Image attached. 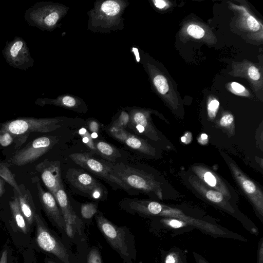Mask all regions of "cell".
I'll return each instance as SVG.
<instances>
[{
  "mask_svg": "<svg viewBox=\"0 0 263 263\" xmlns=\"http://www.w3.org/2000/svg\"><path fill=\"white\" fill-rule=\"evenodd\" d=\"M233 120L234 118L232 115H226L220 119V124L222 126H227L232 123Z\"/></svg>",
  "mask_w": 263,
  "mask_h": 263,
  "instance_id": "cell-37",
  "label": "cell"
},
{
  "mask_svg": "<svg viewBox=\"0 0 263 263\" xmlns=\"http://www.w3.org/2000/svg\"><path fill=\"white\" fill-rule=\"evenodd\" d=\"M69 157L75 163L114 184L118 188L125 191L129 190L120 179L112 174L109 164L94 158L90 153H73L69 155Z\"/></svg>",
  "mask_w": 263,
  "mask_h": 263,
  "instance_id": "cell-7",
  "label": "cell"
},
{
  "mask_svg": "<svg viewBox=\"0 0 263 263\" xmlns=\"http://www.w3.org/2000/svg\"><path fill=\"white\" fill-rule=\"evenodd\" d=\"M52 104L58 105L61 104L65 107L72 108L76 105L77 102L73 97L66 96L61 99L60 102H56Z\"/></svg>",
  "mask_w": 263,
  "mask_h": 263,
  "instance_id": "cell-30",
  "label": "cell"
},
{
  "mask_svg": "<svg viewBox=\"0 0 263 263\" xmlns=\"http://www.w3.org/2000/svg\"><path fill=\"white\" fill-rule=\"evenodd\" d=\"M98 155L111 162L121 157L119 151L114 145L102 140L94 141Z\"/></svg>",
  "mask_w": 263,
  "mask_h": 263,
  "instance_id": "cell-17",
  "label": "cell"
},
{
  "mask_svg": "<svg viewBox=\"0 0 263 263\" xmlns=\"http://www.w3.org/2000/svg\"><path fill=\"white\" fill-rule=\"evenodd\" d=\"M66 177L71 186L92 199L100 200L107 195L104 186L82 170L70 168L67 170Z\"/></svg>",
  "mask_w": 263,
  "mask_h": 263,
  "instance_id": "cell-4",
  "label": "cell"
},
{
  "mask_svg": "<svg viewBox=\"0 0 263 263\" xmlns=\"http://www.w3.org/2000/svg\"><path fill=\"white\" fill-rule=\"evenodd\" d=\"M97 226L110 246L123 258L129 257L128 240L125 229L109 221L103 215L96 216Z\"/></svg>",
  "mask_w": 263,
  "mask_h": 263,
  "instance_id": "cell-8",
  "label": "cell"
},
{
  "mask_svg": "<svg viewBox=\"0 0 263 263\" xmlns=\"http://www.w3.org/2000/svg\"><path fill=\"white\" fill-rule=\"evenodd\" d=\"M88 128L91 133L98 134L100 128V125L95 120L89 121L88 123Z\"/></svg>",
  "mask_w": 263,
  "mask_h": 263,
  "instance_id": "cell-35",
  "label": "cell"
},
{
  "mask_svg": "<svg viewBox=\"0 0 263 263\" xmlns=\"http://www.w3.org/2000/svg\"><path fill=\"white\" fill-rule=\"evenodd\" d=\"M16 196L21 211L25 218L30 229L34 226L35 215L36 210L32 198L29 192L21 194H17Z\"/></svg>",
  "mask_w": 263,
  "mask_h": 263,
  "instance_id": "cell-13",
  "label": "cell"
},
{
  "mask_svg": "<svg viewBox=\"0 0 263 263\" xmlns=\"http://www.w3.org/2000/svg\"><path fill=\"white\" fill-rule=\"evenodd\" d=\"M154 3L155 6L159 9H162L166 5V2L162 0H155Z\"/></svg>",
  "mask_w": 263,
  "mask_h": 263,
  "instance_id": "cell-43",
  "label": "cell"
},
{
  "mask_svg": "<svg viewBox=\"0 0 263 263\" xmlns=\"http://www.w3.org/2000/svg\"><path fill=\"white\" fill-rule=\"evenodd\" d=\"M87 263H103L99 251L96 248L92 249L87 257Z\"/></svg>",
  "mask_w": 263,
  "mask_h": 263,
  "instance_id": "cell-28",
  "label": "cell"
},
{
  "mask_svg": "<svg viewBox=\"0 0 263 263\" xmlns=\"http://www.w3.org/2000/svg\"><path fill=\"white\" fill-rule=\"evenodd\" d=\"M168 224L174 228H179L183 226V222L175 219H173L170 221Z\"/></svg>",
  "mask_w": 263,
  "mask_h": 263,
  "instance_id": "cell-41",
  "label": "cell"
},
{
  "mask_svg": "<svg viewBox=\"0 0 263 263\" xmlns=\"http://www.w3.org/2000/svg\"><path fill=\"white\" fill-rule=\"evenodd\" d=\"M204 179L206 182L211 186H214L216 184L215 177L209 172H206L204 174Z\"/></svg>",
  "mask_w": 263,
  "mask_h": 263,
  "instance_id": "cell-38",
  "label": "cell"
},
{
  "mask_svg": "<svg viewBox=\"0 0 263 263\" xmlns=\"http://www.w3.org/2000/svg\"><path fill=\"white\" fill-rule=\"evenodd\" d=\"M79 133L81 136L83 142L91 153L98 155L95 146L94 141L93 140V137L91 134L85 128L80 129Z\"/></svg>",
  "mask_w": 263,
  "mask_h": 263,
  "instance_id": "cell-22",
  "label": "cell"
},
{
  "mask_svg": "<svg viewBox=\"0 0 263 263\" xmlns=\"http://www.w3.org/2000/svg\"><path fill=\"white\" fill-rule=\"evenodd\" d=\"M37 189L40 201L43 209L52 223L61 232H65V224L61 210L54 196L45 191L39 182Z\"/></svg>",
  "mask_w": 263,
  "mask_h": 263,
  "instance_id": "cell-9",
  "label": "cell"
},
{
  "mask_svg": "<svg viewBox=\"0 0 263 263\" xmlns=\"http://www.w3.org/2000/svg\"><path fill=\"white\" fill-rule=\"evenodd\" d=\"M242 186L245 190L249 194H252L256 190L254 184L249 180L243 181Z\"/></svg>",
  "mask_w": 263,
  "mask_h": 263,
  "instance_id": "cell-34",
  "label": "cell"
},
{
  "mask_svg": "<svg viewBox=\"0 0 263 263\" xmlns=\"http://www.w3.org/2000/svg\"><path fill=\"white\" fill-rule=\"evenodd\" d=\"M45 261L46 263H58L56 261L48 257H45Z\"/></svg>",
  "mask_w": 263,
  "mask_h": 263,
  "instance_id": "cell-45",
  "label": "cell"
},
{
  "mask_svg": "<svg viewBox=\"0 0 263 263\" xmlns=\"http://www.w3.org/2000/svg\"><path fill=\"white\" fill-rule=\"evenodd\" d=\"M0 263H15L12 251L6 243L0 252Z\"/></svg>",
  "mask_w": 263,
  "mask_h": 263,
  "instance_id": "cell-24",
  "label": "cell"
},
{
  "mask_svg": "<svg viewBox=\"0 0 263 263\" xmlns=\"http://www.w3.org/2000/svg\"><path fill=\"white\" fill-rule=\"evenodd\" d=\"M0 177L6 182L12 186L18 194H22L19 185L14 178V174L5 163L0 162Z\"/></svg>",
  "mask_w": 263,
  "mask_h": 263,
  "instance_id": "cell-18",
  "label": "cell"
},
{
  "mask_svg": "<svg viewBox=\"0 0 263 263\" xmlns=\"http://www.w3.org/2000/svg\"><path fill=\"white\" fill-rule=\"evenodd\" d=\"M14 139L13 136L8 132L0 129V144L4 147L10 145Z\"/></svg>",
  "mask_w": 263,
  "mask_h": 263,
  "instance_id": "cell-27",
  "label": "cell"
},
{
  "mask_svg": "<svg viewBox=\"0 0 263 263\" xmlns=\"http://www.w3.org/2000/svg\"><path fill=\"white\" fill-rule=\"evenodd\" d=\"M108 134L115 139L134 150L146 154L150 152L149 146L143 140L129 133L125 129L109 131Z\"/></svg>",
  "mask_w": 263,
  "mask_h": 263,
  "instance_id": "cell-12",
  "label": "cell"
},
{
  "mask_svg": "<svg viewBox=\"0 0 263 263\" xmlns=\"http://www.w3.org/2000/svg\"><path fill=\"white\" fill-rule=\"evenodd\" d=\"M9 206L13 220L18 230L24 234H28L31 229L21 211L16 196L10 201Z\"/></svg>",
  "mask_w": 263,
  "mask_h": 263,
  "instance_id": "cell-16",
  "label": "cell"
},
{
  "mask_svg": "<svg viewBox=\"0 0 263 263\" xmlns=\"http://www.w3.org/2000/svg\"><path fill=\"white\" fill-rule=\"evenodd\" d=\"M54 197L61 210L65 224L68 223L72 225L76 230H77L78 232H80L81 221L77 216L71 206L63 183L57 190Z\"/></svg>",
  "mask_w": 263,
  "mask_h": 263,
  "instance_id": "cell-11",
  "label": "cell"
},
{
  "mask_svg": "<svg viewBox=\"0 0 263 263\" xmlns=\"http://www.w3.org/2000/svg\"><path fill=\"white\" fill-rule=\"evenodd\" d=\"M128 126L135 133L146 134L149 130L147 116L141 111L133 110L129 116Z\"/></svg>",
  "mask_w": 263,
  "mask_h": 263,
  "instance_id": "cell-15",
  "label": "cell"
},
{
  "mask_svg": "<svg viewBox=\"0 0 263 263\" xmlns=\"http://www.w3.org/2000/svg\"><path fill=\"white\" fill-rule=\"evenodd\" d=\"M187 32L190 35L196 39H201L205 34L203 28L195 24L189 25L187 28Z\"/></svg>",
  "mask_w": 263,
  "mask_h": 263,
  "instance_id": "cell-25",
  "label": "cell"
},
{
  "mask_svg": "<svg viewBox=\"0 0 263 263\" xmlns=\"http://www.w3.org/2000/svg\"><path fill=\"white\" fill-rule=\"evenodd\" d=\"M34 228V241L40 251L52 255L62 263H74L72 254L36 212Z\"/></svg>",
  "mask_w": 263,
  "mask_h": 263,
  "instance_id": "cell-1",
  "label": "cell"
},
{
  "mask_svg": "<svg viewBox=\"0 0 263 263\" xmlns=\"http://www.w3.org/2000/svg\"><path fill=\"white\" fill-rule=\"evenodd\" d=\"M36 170L40 173L42 181L53 196L62 184L60 162L47 159L37 164Z\"/></svg>",
  "mask_w": 263,
  "mask_h": 263,
  "instance_id": "cell-10",
  "label": "cell"
},
{
  "mask_svg": "<svg viewBox=\"0 0 263 263\" xmlns=\"http://www.w3.org/2000/svg\"><path fill=\"white\" fill-rule=\"evenodd\" d=\"M57 118H35L21 117L0 123V129L6 130L13 137L26 139L31 133H48L54 130L61 125Z\"/></svg>",
  "mask_w": 263,
  "mask_h": 263,
  "instance_id": "cell-2",
  "label": "cell"
},
{
  "mask_svg": "<svg viewBox=\"0 0 263 263\" xmlns=\"http://www.w3.org/2000/svg\"><path fill=\"white\" fill-rule=\"evenodd\" d=\"M5 181L0 177V198L5 192Z\"/></svg>",
  "mask_w": 263,
  "mask_h": 263,
  "instance_id": "cell-44",
  "label": "cell"
},
{
  "mask_svg": "<svg viewBox=\"0 0 263 263\" xmlns=\"http://www.w3.org/2000/svg\"><path fill=\"white\" fill-rule=\"evenodd\" d=\"M61 16L59 7L51 3L39 2L27 9L24 18L29 26L42 30H50L56 26Z\"/></svg>",
  "mask_w": 263,
  "mask_h": 263,
  "instance_id": "cell-3",
  "label": "cell"
},
{
  "mask_svg": "<svg viewBox=\"0 0 263 263\" xmlns=\"http://www.w3.org/2000/svg\"><path fill=\"white\" fill-rule=\"evenodd\" d=\"M231 87L237 93H242L245 91V88L242 85L237 82H232L231 83Z\"/></svg>",
  "mask_w": 263,
  "mask_h": 263,
  "instance_id": "cell-40",
  "label": "cell"
},
{
  "mask_svg": "<svg viewBox=\"0 0 263 263\" xmlns=\"http://www.w3.org/2000/svg\"><path fill=\"white\" fill-rule=\"evenodd\" d=\"M133 51L135 53L137 61H139V56L138 51L137 48H133Z\"/></svg>",
  "mask_w": 263,
  "mask_h": 263,
  "instance_id": "cell-46",
  "label": "cell"
},
{
  "mask_svg": "<svg viewBox=\"0 0 263 263\" xmlns=\"http://www.w3.org/2000/svg\"><path fill=\"white\" fill-rule=\"evenodd\" d=\"M126 209L134 213L157 215L161 212L162 206L157 202L152 201L147 203L142 200L134 199L127 200Z\"/></svg>",
  "mask_w": 263,
  "mask_h": 263,
  "instance_id": "cell-14",
  "label": "cell"
},
{
  "mask_svg": "<svg viewBox=\"0 0 263 263\" xmlns=\"http://www.w3.org/2000/svg\"><path fill=\"white\" fill-rule=\"evenodd\" d=\"M247 24L249 28L253 31H257L260 28L258 22L251 15H249L248 17Z\"/></svg>",
  "mask_w": 263,
  "mask_h": 263,
  "instance_id": "cell-33",
  "label": "cell"
},
{
  "mask_svg": "<svg viewBox=\"0 0 263 263\" xmlns=\"http://www.w3.org/2000/svg\"><path fill=\"white\" fill-rule=\"evenodd\" d=\"M97 204L93 202L83 203L81 206V213L83 218L90 219L97 213Z\"/></svg>",
  "mask_w": 263,
  "mask_h": 263,
  "instance_id": "cell-21",
  "label": "cell"
},
{
  "mask_svg": "<svg viewBox=\"0 0 263 263\" xmlns=\"http://www.w3.org/2000/svg\"><path fill=\"white\" fill-rule=\"evenodd\" d=\"M120 9V5L114 1H105L100 7V10L104 15L111 17L117 15Z\"/></svg>",
  "mask_w": 263,
  "mask_h": 263,
  "instance_id": "cell-19",
  "label": "cell"
},
{
  "mask_svg": "<svg viewBox=\"0 0 263 263\" xmlns=\"http://www.w3.org/2000/svg\"><path fill=\"white\" fill-rule=\"evenodd\" d=\"M219 106V103L217 100L214 99L210 101L208 107V114L210 117H215Z\"/></svg>",
  "mask_w": 263,
  "mask_h": 263,
  "instance_id": "cell-31",
  "label": "cell"
},
{
  "mask_svg": "<svg viewBox=\"0 0 263 263\" xmlns=\"http://www.w3.org/2000/svg\"><path fill=\"white\" fill-rule=\"evenodd\" d=\"M129 122V116L125 111H122L119 118L115 121L108 129V131H116L122 128L125 129Z\"/></svg>",
  "mask_w": 263,
  "mask_h": 263,
  "instance_id": "cell-20",
  "label": "cell"
},
{
  "mask_svg": "<svg viewBox=\"0 0 263 263\" xmlns=\"http://www.w3.org/2000/svg\"><path fill=\"white\" fill-rule=\"evenodd\" d=\"M57 141V139L54 137H38L17 151L11 158L10 162L18 166L31 163L50 149Z\"/></svg>",
  "mask_w": 263,
  "mask_h": 263,
  "instance_id": "cell-5",
  "label": "cell"
},
{
  "mask_svg": "<svg viewBox=\"0 0 263 263\" xmlns=\"http://www.w3.org/2000/svg\"><path fill=\"white\" fill-rule=\"evenodd\" d=\"M2 53L7 63L13 68L26 70L34 65L29 48L21 37L15 36L11 41H7Z\"/></svg>",
  "mask_w": 263,
  "mask_h": 263,
  "instance_id": "cell-6",
  "label": "cell"
},
{
  "mask_svg": "<svg viewBox=\"0 0 263 263\" xmlns=\"http://www.w3.org/2000/svg\"><path fill=\"white\" fill-rule=\"evenodd\" d=\"M154 83L157 90L162 95H165L169 89L166 78L162 75H157L154 79Z\"/></svg>",
  "mask_w": 263,
  "mask_h": 263,
  "instance_id": "cell-23",
  "label": "cell"
},
{
  "mask_svg": "<svg viewBox=\"0 0 263 263\" xmlns=\"http://www.w3.org/2000/svg\"><path fill=\"white\" fill-rule=\"evenodd\" d=\"M181 141L183 142H185V138L184 137H182L181 138Z\"/></svg>",
  "mask_w": 263,
  "mask_h": 263,
  "instance_id": "cell-48",
  "label": "cell"
},
{
  "mask_svg": "<svg viewBox=\"0 0 263 263\" xmlns=\"http://www.w3.org/2000/svg\"><path fill=\"white\" fill-rule=\"evenodd\" d=\"M248 74L253 80H258L260 78V73L258 70L255 66H251L248 69Z\"/></svg>",
  "mask_w": 263,
  "mask_h": 263,
  "instance_id": "cell-36",
  "label": "cell"
},
{
  "mask_svg": "<svg viewBox=\"0 0 263 263\" xmlns=\"http://www.w3.org/2000/svg\"><path fill=\"white\" fill-rule=\"evenodd\" d=\"M24 263H37L35 251L32 247H28L23 253Z\"/></svg>",
  "mask_w": 263,
  "mask_h": 263,
  "instance_id": "cell-26",
  "label": "cell"
},
{
  "mask_svg": "<svg viewBox=\"0 0 263 263\" xmlns=\"http://www.w3.org/2000/svg\"><path fill=\"white\" fill-rule=\"evenodd\" d=\"M65 232H66L69 237L72 238L74 236L76 230L72 225L68 223H66Z\"/></svg>",
  "mask_w": 263,
  "mask_h": 263,
  "instance_id": "cell-39",
  "label": "cell"
},
{
  "mask_svg": "<svg viewBox=\"0 0 263 263\" xmlns=\"http://www.w3.org/2000/svg\"><path fill=\"white\" fill-rule=\"evenodd\" d=\"M193 256L196 263H209L203 257L195 252H193Z\"/></svg>",
  "mask_w": 263,
  "mask_h": 263,
  "instance_id": "cell-42",
  "label": "cell"
},
{
  "mask_svg": "<svg viewBox=\"0 0 263 263\" xmlns=\"http://www.w3.org/2000/svg\"><path fill=\"white\" fill-rule=\"evenodd\" d=\"M206 196L210 200L215 202H219L223 199L222 194L217 191H209L206 193Z\"/></svg>",
  "mask_w": 263,
  "mask_h": 263,
  "instance_id": "cell-32",
  "label": "cell"
},
{
  "mask_svg": "<svg viewBox=\"0 0 263 263\" xmlns=\"http://www.w3.org/2000/svg\"><path fill=\"white\" fill-rule=\"evenodd\" d=\"M164 263H181V256L177 251H170L165 255Z\"/></svg>",
  "mask_w": 263,
  "mask_h": 263,
  "instance_id": "cell-29",
  "label": "cell"
},
{
  "mask_svg": "<svg viewBox=\"0 0 263 263\" xmlns=\"http://www.w3.org/2000/svg\"><path fill=\"white\" fill-rule=\"evenodd\" d=\"M201 138L203 140H205V139H206L208 138V136L205 134H202L201 135Z\"/></svg>",
  "mask_w": 263,
  "mask_h": 263,
  "instance_id": "cell-47",
  "label": "cell"
}]
</instances>
